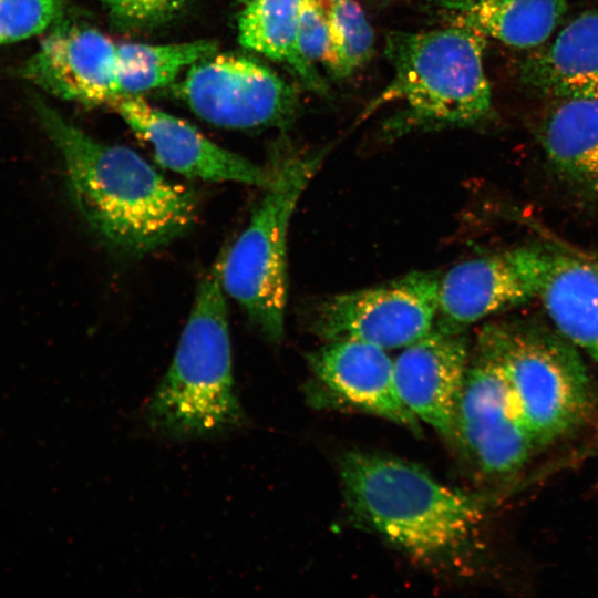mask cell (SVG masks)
Returning <instances> with one entry per match:
<instances>
[{
  "mask_svg": "<svg viewBox=\"0 0 598 598\" xmlns=\"http://www.w3.org/2000/svg\"><path fill=\"white\" fill-rule=\"evenodd\" d=\"M546 162L566 186L598 202V97L553 100L537 128Z\"/></svg>",
  "mask_w": 598,
  "mask_h": 598,
  "instance_id": "obj_16",
  "label": "cell"
},
{
  "mask_svg": "<svg viewBox=\"0 0 598 598\" xmlns=\"http://www.w3.org/2000/svg\"><path fill=\"white\" fill-rule=\"evenodd\" d=\"M478 351L503 371L536 447L581 426L595 389L579 350L555 329L530 322L485 326Z\"/></svg>",
  "mask_w": 598,
  "mask_h": 598,
  "instance_id": "obj_6",
  "label": "cell"
},
{
  "mask_svg": "<svg viewBox=\"0 0 598 598\" xmlns=\"http://www.w3.org/2000/svg\"><path fill=\"white\" fill-rule=\"evenodd\" d=\"M485 39L457 24L388 33L384 52L393 75L363 115L383 105L396 106L381 127L385 140L482 124L492 113V89L483 63Z\"/></svg>",
  "mask_w": 598,
  "mask_h": 598,
  "instance_id": "obj_2",
  "label": "cell"
},
{
  "mask_svg": "<svg viewBox=\"0 0 598 598\" xmlns=\"http://www.w3.org/2000/svg\"><path fill=\"white\" fill-rule=\"evenodd\" d=\"M457 25L506 45H543L564 17L568 0H437Z\"/></svg>",
  "mask_w": 598,
  "mask_h": 598,
  "instance_id": "obj_18",
  "label": "cell"
},
{
  "mask_svg": "<svg viewBox=\"0 0 598 598\" xmlns=\"http://www.w3.org/2000/svg\"><path fill=\"white\" fill-rule=\"evenodd\" d=\"M64 13L63 0H0V45L39 34Z\"/></svg>",
  "mask_w": 598,
  "mask_h": 598,
  "instance_id": "obj_22",
  "label": "cell"
},
{
  "mask_svg": "<svg viewBox=\"0 0 598 598\" xmlns=\"http://www.w3.org/2000/svg\"><path fill=\"white\" fill-rule=\"evenodd\" d=\"M464 328L439 321L393 361L396 391L419 420L456 440L458 405L468 369Z\"/></svg>",
  "mask_w": 598,
  "mask_h": 598,
  "instance_id": "obj_11",
  "label": "cell"
},
{
  "mask_svg": "<svg viewBox=\"0 0 598 598\" xmlns=\"http://www.w3.org/2000/svg\"><path fill=\"white\" fill-rule=\"evenodd\" d=\"M177 93L197 116L225 128L285 126L299 109L293 86L239 54L216 52L196 62L186 70Z\"/></svg>",
  "mask_w": 598,
  "mask_h": 598,
  "instance_id": "obj_8",
  "label": "cell"
},
{
  "mask_svg": "<svg viewBox=\"0 0 598 598\" xmlns=\"http://www.w3.org/2000/svg\"><path fill=\"white\" fill-rule=\"evenodd\" d=\"M326 151L278 150L270 181L247 227L219 261L221 287L261 334L278 342L285 333L288 296L287 238L302 193L322 164Z\"/></svg>",
  "mask_w": 598,
  "mask_h": 598,
  "instance_id": "obj_5",
  "label": "cell"
},
{
  "mask_svg": "<svg viewBox=\"0 0 598 598\" xmlns=\"http://www.w3.org/2000/svg\"><path fill=\"white\" fill-rule=\"evenodd\" d=\"M121 30L150 28L172 19L187 0H100Z\"/></svg>",
  "mask_w": 598,
  "mask_h": 598,
  "instance_id": "obj_23",
  "label": "cell"
},
{
  "mask_svg": "<svg viewBox=\"0 0 598 598\" xmlns=\"http://www.w3.org/2000/svg\"><path fill=\"white\" fill-rule=\"evenodd\" d=\"M523 81L551 100L598 97V11L566 24L522 66Z\"/></svg>",
  "mask_w": 598,
  "mask_h": 598,
  "instance_id": "obj_17",
  "label": "cell"
},
{
  "mask_svg": "<svg viewBox=\"0 0 598 598\" xmlns=\"http://www.w3.org/2000/svg\"><path fill=\"white\" fill-rule=\"evenodd\" d=\"M546 264V247L523 246L455 265L441 277L440 321L465 328L537 299Z\"/></svg>",
  "mask_w": 598,
  "mask_h": 598,
  "instance_id": "obj_10",
  "label": "cell"
},
{
  "mask_svg": "<svg viewBox=\"0 0 598 598\" xmlns=\"http://www.w3.org/2000/svg\"><path fill=\"white\" fill-rule=\"evenodd\" d=\"M440 281L435 272L415 271L377 287L334 295L317 305L311 328L327 341L355 339L385 350L408 347L435 324Z\"/></svg>",
  "mask_w": 598,
  "mask_h": 598,
  "instance_id": "obj_7",
  "label": "cell"
},
{
  "mask_svg": "<svg viewBox=\"0 0 598 598\" xmlns=\"http://www.w3.org/2000/svg\"><path fill=\"white\" fill-rule=\"evenodd\" d=\"M239 43L287 66L308 90L327 96L328 85L315 64L301 54L297 23L303 0H237Z\"/></svg>",
  "mask_w": 598,
  "mask_h": 598,
  "instance_id": "obj_19",
  "label": "cell"
},
{
  "mask_svg": "<svg viewBox=\"0 0 598 598\" xmlns=\"http://www.w3.org/2000/svg\"><path fill=\"white\" fill-rule=\"evenodd\" d=\"M339 473L352 518L416 558L460 549L483 518L477 498L404 460L351 451Z\"/></svg>",
  "mask_w": 598,
  "mask_h": 598,
  "instance_id": "obj_3",
  "label": "cell"
},
{
  "mask_svg": "<svg viewBox=\"0 0 598 598\" xmlns=\"http://www.w3.org/2000/svg\"><path fill=\"white\" fill-rule=\"evenodd\" d=\"M308 360L317 383L334 402L420 433L419 420L396 391L393 361L385 349L340 339L329 341Z\"/></svg>",
  "mask_w": 598,
  "mask_h": 598,
  "instance_id": "obj_14",
  "label": "cell"
},
{
  "mask_svg": "<svg viewBox=\"0 0 598 598\" xmlns=\"http://www.w3.org/2000/svg\"><path fill=\"white\" fill-rule=\"evenodd\" d=\"M328 12L320 0H303L297 23V41L302 56L323 63L328 50Z\"/></svg>",
  "mask_w": 598,
  "mask_h": 598,
  "instance_id": "obj_24",
  "label": "cell"
},
{
  "mask_svg": "<svg viewBox=\"0 0 598 598\" xmlns=\"http://www.w3.org/2000/svg\"><path fill=\"white\" fill-rule=\"evenodd\" d=\"M31 102L63 159L78 210L111 246L142 255L189 228L197 209L189 189L167 181L131 148L91 137L42 97Z\"/></svg>",
  "mask_w": 598,
  "mask_h": 598,
  "instance_id": "obj_1",
  "label": "cell"
},
{
  "mask_svg": "<svg viewBox=\"0 0 598 598\" xmlns=\"http://www.w3.org/2000/svg\"><path fill=\"white\" fill-rule=\"evenodd\" d=\"M210 40L169 44L122 43L116 47L117 79L122 95L165 86L196 62L218 51Z\"/></svg>",
  "mask_w": 598,
  "mask_h": 598,
  "instance_id": "obj_20",
  "label": "cell"
},
{
  "mask_svg": "<svg viewBox=\"0 0 598 598\" xmlns=\"http://www.w3.org/2000/svg\"><path fill=\"white\" fill-rule=\"evenodd\" d=\"M148 426L173 440L215 436L239 427L225 291L219 261L202 278L172 364L146 408Z\"/></svg>",
  "mask_w": 598,
  "mask_h": 598,
  "instance_id": "obj_4",
  "label": "cell"
},
{
  "mask_svg": "<svg viewBox=\"0 0 598 598\" xmlns=\"http://www.w3.org/2000/svg\"><path fill=\"white\" fill-rule=\"evenodd\" d=\"M116 47L94 28L59 23L18 74L55 97L86 106L110 105L122 95Z\"/></svg>",
  "mask_w": 598,
  "mask_h": 598,
  "instance_id": "obj_12",
  "label": "cell"
},
{
  "mask_svg": "<svg viewBox=\"0 0 598 598\" xmlns=\"http://www.w3.org/2000/svg\"><path fill=\"white\" fill-rule=\"evenodd\" d=\"M456 441L476 467L493 477L517 473L536 448L503 371L481 351L467 369Z\"/></svg>",
  "mask_w": 598,
  "mask_h": 598,
  "instance_id": "obj_9",
  "label": "cell"
},
{
  "mask_svg": "<svg viewBox=\"0 0 598 598\" xmlns=\"http://www.w3.org/2000/svg\"><path fill=\"white\" fill-rule=\"evenodd\" d=\"M324 1H328L331 4H334V3L344 2V1H348V0H324Z\"/></svg>",
  "mask_w": 598,
  "mask_h": 598,
  "instance_id": "obj_25",
  "label": "cell"
},
{
  "mask_svg": "<svg viewBox=\"0 0 598 598\" xmlns=\"http://www.w3.org/2000/svg\"><path fill=\"white\" fill-rule=\"evenodd\" d=\"M113 110L145 142L163 167L189 178L238 182L265 188L270 169L209 141L195 126L148 104L140 95H120Z\"/></svg>",
  "mask_w": 598,
  "mask_h": 598,
  "instance_id": "obj_13",
  "label": "cell"
},
{
  "mask_svg": "<svg viewBox=\"0 0 598 598\" xmlns=\"http://www.w3.org/2000/svg\"><path fill=\"white\" fill-rule=\"evenodd\" d=\"M328 35V50L322 64L337 80L351 76L373 53V29L354 0L331 4Z\"/></svg>",
  "mask_w": 598,
  "mask_h": 598,
  "instance_id": "obj_21",
  "label": "cell"
},
{
  "mask_svg": "<svg viewBox=\"0 0 598 598\" xmlns=\"http://www.w3.org/2000/svg\"><path fill=\"white\" fill-rule=\"evenodd\" d=\"M375 1H383L384 2V1H394V0H375Z\"/></svg>",
  "mask_w": 598,
  "mask_h": 598,
  "instance_id": "obj_26",
  "label": "cell"
},
{
  "mask_svg": "<svg viewBox=\"0 0 598 598\" xmlns=\"http://www.w3.org/2000/svg\"><path fill=\"white\" fill-rule=\"evenodd\" d=\"M537 299L554 329L598 365V258L547 248Z\"/></svg>",
  "mask_w": 598,
  "mask_h": 598,
  "instance_id": "obj_15",
  "label": "cell"
}]
</instances>
